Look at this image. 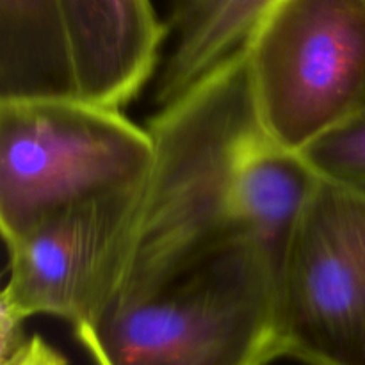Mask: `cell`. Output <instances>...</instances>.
I'll return each mask as SVG.
<instances>
[{
  "mask_svg": "<svg viewBox=\"0 0 365 365\" xmlns=\"http://www.w3.org/2000/svg\"><path fill=\"white\" fill-rule=\"evenodd\" d=\"M2 365H68L66 359L41 337L32 335L24 346L9 359L2 360Z\"/></svg>",
  "mask_w": 365,
  "mask_h": 365,
  "instance_id": "cell-12",
  "label": "cell"
},
{
  "mask_svg": "<svg viewBox=\"0 0 365 365\" xmlns=\"http://www.w3.org/2000/svg\"><path fill=\"white\" fill-rule=\"evenodd\" d=\"M148 128L82 98L0 102V227L18 237L50 214L143 180Z\"/></svg>",
  "mask_w": 365,
  "mask_h": 365,
  "instance_id": "cell-3",
  "label": "cell"
},
{
  "mask_svg": "<svg viewBox=\"0 0 365 365\" xmlns=\"http://www.w3.org/2000/svg\"><path fill=\"white\" fill-rule=\"evenodd\" d=\"M246 61L260 125L302 153L365 102V0H280Z\"/></svg>",
  "mask_w": 365,
  "mask_h": 365,
  "instance_id": "cell-4",
  "label": "cell"
},
{
  "mask_svg": "<svg viewBox=\"0 0 365 365\" xmlns=\"http://www.w3.org/2000/svg\"><path fill=\"white\" fill-rule=\"evenodd\" d=\"M81 98L63 0H0V102Z\"/></svg>",
  "mask_w": 365,
  "mask_h": 365,
  "instance_id": "cell-10",
  "label": "cell"
},
{
  "mask_svg": "<svg viewBox=\"0 0 365 365\" xmlns=\"http://www.w3.org/2000/svg\"><path fill=\"white\" fill-rule=\"evenodd\" d=\"M78 95L120 109L159 66L168 38L152 0H63Z\"/></svg>",
  "mask_w": 365,
  "mask_h": 365,
  "instance_id": "cell-7",
  "label": "cell"
},
{
  "mask_svg": "<svg viewBox=\"0 0 365 365\" xmlns=\"http://www.w3.org/2000/svg\"><path fill=\"white\" fill-rule=\"evenodd\" d=\"M280 0H173L171 48L153 93L157 110L246 56L264 18Z\"/></svg>",
  "mask_w": 365,
  "mask_h": 365,
  "instance_id": "cell-8",
  "label": "cell"
},
{
  "mask_svg": "<svg viewBox=\"0 0 365 365\" xmlns=\"http://www.w3.org/2000/svg\"><path fill=\"white\" fill-rule=\"evenodd\" d=\"M364 103H365V102H364ZM364 103H362V106H364Z\"/></svg>",
  "mask_w": 365,
  "mask_h": 365,
  "instance_id": "cell-13",
  "label": "cell"
},
{
  "mask_svg": "<svg viewBox=\"0 0 365 365\" xmlns=\"http://www.w3.org/2000/svg\"><path fill=\"white\" fill-rule=\"evenodd\" d=\"M146 128L153 163L139 210L88 321L148 298L225 250L250 242L234 220L239 159L262 128L246 56L155 110Z\"/></svg>",
  "mask_w": 365,
  "mask_h": 365,
  "instance_id": "cell-1",
  "label": "cell"
},
{
  "mask_svg": "<svg viewBox=\"0 0 365 365\" xmlns=\"http://www.w3.org/2000/svg\"><path fill=\"white\" fill-rule=\"evenodd\" d=\"M280 262L241 242L163 291L73 328L96 365H269Z\"/></svg>",
  "mask_w": 365,
  "mask_h": 365,
  "instance_id": "cell-2",
  "label": "cell"
},
{
  "mask_svg": "<svg viewBox=\"0 0 365 365\" xmlns=\"http://www.w3.org/2000/svg\"><path fill=\"white\" fill-rule=\"evenodd\" d=\"M145 180L57 210L7 241L2 312L21 323L34 316L73 328L86 323L134 223Z\"/></svg>",
  "mask_w": 365,
  "mask_h": 365,
  "instance_id": "cell-6",
  "label": "cell"
},
{
  "mask_svg": "<svg viewBox=\"0 0 365 365\" xmlns=\"http://www.w3.org/2000/svg\"><path fill=\"white\" fill-rule=\"evenodd\" d=\"M302 155L324 180L365 192V103Z\"/></svg>",
  "mask_w": 365,
  "mask_h": 365,
  "instance_id": "cell-11",
  "label": "cell"
},
{
  "mask_svg": "<svg viewBox=\"0 0 365 365\" xmlns=\"http://www.w3.org/2000/svg\"><path fill=\"white\" fill-rule=\"evenodd\" d=\"M321 177L299 152L259 128L246 143L234 184V220L242 237L282 262Z\"/></svg>",
  "mask_w": 365,
  "mask_h": 365,
  "instance_id": "cell-9",
  "label": "cell"
},
{
  "mask_svg": "<svg viewBox=\"0 0 365 365\" xmlns=\"http://www.w3.org/2000/svg\"><path fill=\"white\" fill-rule=\"evenodd\" d=\"M282 356L365 365V192L321 178L278 269Z\"/></svg>",
  "mask_w": 365,
  "mask_h": 365,
  "instance_id": "cell-5",
  "label": "cell"
}]
</instances>
